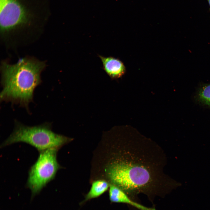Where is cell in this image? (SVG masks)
<instances>
[{"label":"cell","instance_id":"9","mask_svg":"<svg viewBox=\"0 0 210 210\" xmlns=\"http://www.w3.org/2000/svg\"><path fill=\"white\" fill-rule=\"evenodd\" d=\"M40 33V34L39 36L38 37V38L34 41L32 43H30V44H31V43H33L34 42H35L36 40H38V39L40 37V36H41V33ZM29 44H28V45H29ZM20 47H18V48H6V47H5V48H6V49H17L18 48H20Z\"/></svg>","mask_w":210,"mask_h":210},{"label":"cell","instance_id":"2","mask_svg":"<svg viewBox=\"0 0 210 210\" xmlns=\"http://www.w3.org/2000/svg\"><path fill=\"white\" fill-rule=\"evenodd\" d=\"M134 161L121 160L111 163L106 170L107 177L111 184L130 197L141 192L150 195L154 187L150 171L143 164Z\"/></svg>","mask_w":210,"mask_h":210},{"label":"cell","instance_id":"5","mask_svg":"<svg viewBox=\"0 0 210 210\" xmlns=\"http://www.w3.org/2000/svg\"><path fill=\"white\" fill-rule=\"evenodd\" d=\"M110 200L113 202L128 204L140 210H156L154 208L144 206L133 201L123 190L113 184L109 186Z\"/></svg>","mask_w":210,"mask_h":210},{"label":"cell","instance_id":"6","mask_svg":"<svg viewBox=\"0 0 210 210\" xmlns=\"http://www.w3.org/2000/svg\"><path fill=\"white\" fill-rule=\"evenodd\" d=\"M99 56L102 62L104 70L111 78H118L125 74V66L119 60L112 57Z\"/></svg>","mask_w":210,"mask_h":210},{"label":"cell","instance_id":"1","mask_svg":"<svg viewBox=\"0 0 210 210\" xmlns=\"http://www.w3.org/2000/svg\"><path fill=\"white\" fill-rule=\"evenodd\" d=\"M46 65V61L32 56L20 58L14 64L2 61L1 100L27 106L32 99L35 89L41 82V74Z\"/></svg>","mask_w":210,"mask_h":210},{"label":"cell","instance_id":"3","mask_svg":"<svg viewBox=\"0 0 210 210\" xmlns=\"http://www.w3.org/2000/svg\"><path fill=\"white\" fill-rule=\"evenodd\" d=\"M70 140L67 137L53 132L49 124L30 127L18 122L16 123L13 132L1 147L24 142L40 152L51 148L59 149Z\"/></svg>","mask_w":210,"mask_h":210},{"label":"cell","instance_id":"4","mask_svg":"<svg viewBox=\"0 0 210 210\" xmlns=\"http://www.w3.org/2000/svg\"><path fill=\"white\" fill-rule=\"evenodd\" d=\"M58 149L51 148L39 152L37 160L29 169L27 185L33 194L39 192L53 180L61 168L57 160Z\"/></svg>","mask_w":210,"mask_h":210},{"label":"cell","instance_id":"7","mask_svg":"<svg viewBox=\"0 0 210 210\" xmlns=\"http://www.w3.org/2000/svg\"><path fill=\"white\" fill-rule=\"evenodd\" d=\"M109 186L108 183L104 180H98L94 182L86 196L85 201L100 196L108 190Z\"/></svg>","mask_w":210,"mask_h":210},{"label":"cell","instance_id":"10","mask_svg":"<svg viewBox=\"0 0 210 210\" xmlns=\"http://www.w3.org/2000/svg\"><path fill=\"white\" fill-rule=\"evenodd\" d=\"M207 1L208 2V4H209V10H210V0H207Z\"/></svg>","mask_w":210,"mask_h":210},{"label":"cell","instance_id":"8","mask_svg":"<svg viewBox=\"0 0 210 210\" xmlns=\"http://www.w3.org/2000/svg\"><path fill=\"white\" fill-rule=\"evenodd\" d=\"M197 98L200 102L210 106V84L204 85L199 88Z\"/></svg>","mask_w":210,"mask_h":210}]
</instances>
